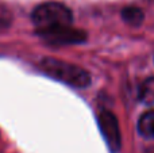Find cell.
Here are the masks:
<instances>
[{"label":"cell","mask_w":154,"mask_h":153,"mask_svg":"<svg viewBox=\"0 0 154 153\" xmlns=\"http://www.w3.org/2000/svg\"><path fill=\"white\" fill-rule=\"evenodd\" d=\"M122 16L127 23L138 26L142 20H143V12L137 7H126L122 11Z\"/></svg>","instance_id":"obj_7"},{"label":"cell","mask_w":154,"mask_h":153,"mask_svg":"<svg viewBox=\"0 0 154 153\" xmlns=\"http://www.w3.org/2000/svg\"><path fill=\"white\" fill-rule=\"evenodd\" d=\"M97 125L111 153H118L122 146V136L116 117L111 111L104 110L97 115Z\"/></svg>","instance_id":"obj_3"},{"label":"cell","mask_w":154,"mask_h":153,"mask_svg":"<svg viewBox=\"0 0 154 153\" xmlns=\"http://www.w3.org/2000/svg\"><path fill=\"white\" fill-rule=\"evenodd\" d=\"M39 37H42L46 42L53 45H68V43H80L85 41L87 35L84 31L77 30L75 27H61V29L50 30V31L39 33Z\"/></svg>","instance_id":"obj_4"},{"label":"cell","mask_w":154,"mask_h":153,"mask_svg":"<svg viewBox=\"0 0 154 153\" xmlns=\"http://www.w3.org/2000/svg\"><path fill=\"white\" fill-rule=\"evenodd\" d=\"M138 132L145 138H154V110L143 113L138 119Z\"/></svg>","instance_id":"obj_5"},{"label":"cell","mask_w":154,"mask_h":153,"mask_svg":"<svg viewBox=\"0 0 154 153\" xmlns=\"http://www.w3.org/2000/svg\"><path fill=\"white\" fill-rule=\"evenodd\" d=\"M143 153H154V148H149V149H146Z\"/></svg>","instance_id":"obj_8"},{"label":"cell","mask_w":154,"mask_h":153,"mask_svg":"<svg viewBox=\"0 0 154 153\" xmlns=\"http://www.w3.org/2000/svg\"><path fill=\"white\" fill-rule=\"evenodd\" d=\"M139 100L147 106H154V77H149L139 87Z\"/></svg>","instance_id":"obj_6"},{"label":"cell","mask_w":154,"mask_h":153,"mask_svg":"<svg viewBox=\"0 0 154 153\" xmlns=\"http://www.w3.org/2000/svg\"><path fill=\"white\" fill-rule=\"evenodd\" d=\"M39 69L49 77L75 88H87L91 84V75L79 65L53 57H45L39 61Z\"/></svg>","instance_id":"obj_1"},{"label":"cell","mask_w":154,"mask_h":153,"mask_svg":"<svg viewBox=\"0 0 154 153\" xmlns=\"http://www.w3.org/2000/svg\"><path fill=\"white\" fill-rule=\"evenodd\" d=\"M37 33H45L61 27L72 26L73 15L69 7L60 2H46L37 5L31 14Z\"/></svg>","instance_id":"obj_2"}]
</instances>
